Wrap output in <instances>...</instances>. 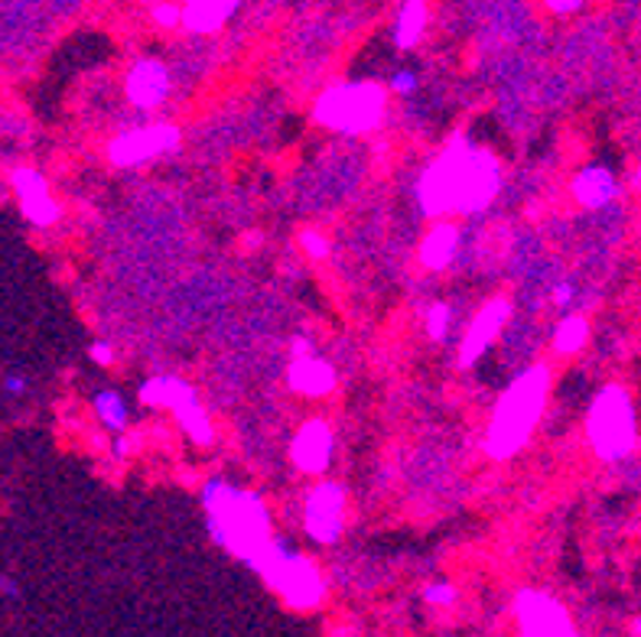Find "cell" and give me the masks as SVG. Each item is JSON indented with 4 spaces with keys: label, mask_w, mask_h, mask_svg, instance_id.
<instances>
[{
    "label": "cell",
    "mask_w": 641,
    "mask_h": 637,
    "mask_svg": "<svg viewBox=\"0 0 641 637\" xmlns=\"http://www.w3.org/2000/svg\"><path fill=\"white\" fill-rule=\"evenodd\" d=\"M544 397H548V371L544 368L521 375L509 387V394L502 397V404L495 410L492 432H489V452L495 459H509L527 442L531 429L544 410Z\"/></svg>",
    "instance_id": "3"
},
{
    "label": "cell",
    "mask_w": 641,
    "mask_h": 637,
    "mask_svg": "<svg viewBox=\"0 0 641 637\" xmlns=\"http://www.w3.org/2000/svg\"><path fill=\"white\" fill-rule=\"evenodd\" d=\"M424 23H427V7H424V0H411V3L401 10V17H397V46L417 43Z\"/></svg>",
    "instance_id": "19"
},
{
    "label": "cell",
    "mask_w": 641,
    "mask_h": 637,
    "mask_svg": "<svg viewBox=\"0 0 641 637\" xmlns=\"http://www.w3.org/2000/svg\"><path fill=\"white\" fill-rule=\"evenodd\" d=\"M154 17H157V23H160V27H172L183 13H179L176 7H170V3H164V7H157V13H154Z\"/></svg>",
    "instance_id": "25"
},
{
    "label": "cell",
    "mask_w": 641,
    "mask_h": 637,
    "mask_svg": "<svg viewBox=\"0 0 641 637\" xmlns=\"http://www.w3.org/2000/svg\"><path fill=\"white\" fill-rule=\"evenodd\" d=\"M566 297H570V290H566V287H560V290H556V299H560V302H566Z\"/></svg>",
    "instance_id": "31"
},
{
    "label": "cell",
    "mask_w": 641,
    "mask_h": 637,
    "mask_svg": "<svg viewBox=\"0 0 641 637\" xmlns=\"http://www.w3.org/2000/svg\"><path fill=\"white\" fill-rule=\"evenodd\" d=\"M430 601H453V589L450 586H436V589H427Z\"/></svg>",
    "instance_id": "27"
},
{
    "label": "cell",
    "mask_w": 641,
    "mask_h": 637,
    "mask_svg": "<svg viewBox=\"0 0 641 637\" xmlns=\"http://www.w3.org/2000/svg\"><path fill=\"white\" fill-rule=\"evenodd\" d=\"M167 88H170V76L160 62L154 59H144L130 69L128 76V94L137 108H154L167 98Z\"/></svg>",
    "instance_id": "11"
},
{
    "label": "cell",
    "mask_w": 641,
    "mask_h": 637,
    "mask_svg": "<svg viewBox=\"0 0 641 637\" xmlns=\"http://www.w3.org/2000/svg\"><path fill=\"white\" fill-rule=\"evenodd\" d=\"M91 358H95L98 365H111V348H108L105 341H98V345L91 348Z\"/></svg>",
    "instance_id": "26"
},
{
    "label": "cell",
    "mask_w": 641,
    "mask_h": 637,
    "mask_svg": "<svg viewBox=\"0 0 641 637\" xmlns=\"http://www.w3.org/2000/svg\"><path fill=\"white\" fill-rule=\"evenodd\" d=\"M329 452H333V432L326 424H309L303 426L297 439H294V462L303 471H326L329 466Z\"/></svg>",
    "instance_id": "12"
},
{
    "label": "cell",
    "mask_w": 641,
    "mask_h": 637,
    "mask_svg": "<svg viewBox=\"0 0 641 637\" xmlns=\"http://www.w3.org/2000/svg\"><path fill=\"white\" fill-rule=\"evenodd\" d=\"M524 637H573V628L563 615V608L544 595L524 593L517 601Z\"/></svg>",
    "instance_id": "9"
},
{
    "label": "cell",
    "mask_w": 641,
    "mask_h": 637,
    "mask_svg": "<svg viewBox=\"0 0 641 637\" xmlns=\"http://www.w3.org/2000/svg\"><path fill=\"white\" fill-rule=\"evenodd\" d=\"M586 341V322L583 319H566L556 332V348L560 351H576Z\"/></svg>",
    "instance_id": "22"
},
{
    "label": "cell",
    "mask_w": 641,
    "mask_h": 637,
    "mask_svg": "<svg viewBox=\"0 0 641 637\" xmlns=\"http://www.w3.org/2000/svg\"><path fill=\"white\" fill-rule=\"evenodd\" d=\"M144 400L147 404H157V407H183V404H189V400H196V394L186 387V384L170 381V378H157V381H150L144 387Z\"/></svg>",
    "instance_id": "18"
},
{
    "label": "cell",
    "mask_w": 641,
    "mask_h": 637,
    "mask_svg": "<svg viewBox=\"0 0 641 637\" xmlns=\"http://www.w3.org/2000/svg\"><path fill=\"white\" fill-rule=\"evenodd\" d=\"M206 501L213 510L215 537L235 550L238 556L257 563L264 553L270 550V537H267V510L252 495H238L225 485H209Z\"/></svg>",
    "instance_id": "2"
},
{
    "label": "cell",
    "mask_w": 641,
    "mask_h": 637,
    "mask_svg": "<svg viewBox=\"0 0 641 637\" xmlns=\"http://www.w3.org/2000/svg\"><path fill=\"white\" fill-rule=\"evenodd\" d=\"M303 245H306V251H309L313 257L329 255V245H326V238H319V235H313V231H306V235H303Z\"/></svg>",
    "instance_id": "24"
},
{
    "label": "cell",
    "mask_w": 641,
    "mask_h": 637,
    "mask_svg": "<svg viewBox=\"0 0 641 637\" xmlns=\"http://www.w3.org/2000/svg\"><path fill=\"white\" fill-rule=\"evenodd\" d=\"M257 566H260V573H264L280 593L287 595L290 605L309 608V605L319 601L323 583H319V576H316V569H313L309 563H303L297 556H287V553L270 547V550L257 559Z\"/></svg>",
    "instance_id": "6"
},
{
    "label": "cell",
    "mask_w": 641,
    "mask_h": 637,
    "mask_svg": "<svg viewBox=\"0 0 641 637\" xmlns=\"http://www.w3.org/2000/svg\"><path fill=\"white\" fill-rule=\"evenodd\" d=\"M576 3H580V0H548L551 10H573Z\"/></svg>",
    "instance_id": "28"
},
{
    "label": "cell",
    "mask_w": 641,
    "mask_h": 637,
    "mask_svg": "<svg viewBox=\"0 0 641 637\" xmlns=\"http://www.w3.org/2000/svg\"><path fill=\"white\" fill-rule=\"evenodd\" d=\"M3 387H7V390H10V394H20V390H23V387H27V384L20 381V378H7V381H3Z\"/></svg>",
    "instance_id": "29"
},
{
    "label": "cell",
    "mask_w": 641,
    "mask_h": 637,
    "mask_svg": "<svg viewBox=\"0 0 641 637\" xmlns=\"http://www.w3.org/2000/svg\"><path fill=\"white\" fill-rule=\"evenodd\" d=\"M590 439H593L599 456H605V459H615V456L632 449L635 417H632V404H629L625 390L609 387L599 394L593 414H590Z\"/></svg>",
    "instance_id": "5"
},
{
    "label": "cell",
    "mask_w": 641,
    "mask_h": 637,
    "mask_svg": "<svg viewBox=\"0 0 641 637\" xmlns=\"http://www.w3.org/2000/svg\"><path fill=\"white\" fill-rule=\"evenodd\" d=\"M235 7L238 0H189V7L183 10V23L196 33H213L231 17Z\"/></svg>",
    "instance_id": "15"
},
{
    "label": "cell",
    "mask_w": 641,
    "mask_h": 637,
    "mask_svg": "<svg viewBox=\"0 0 641 637\" xmlns=\"http://www.w3.org/2000/svg\"><path fill=\"white\" fill-rule=\"evenodd\" d=\"M176 417H179V424L186 426V432H189L193 439L209 442L213 429H209V420H206V414L199 410V404H196V400H189V404L176 407Z\"/></svg>",
    "instance_id": "20"
},
{
    "label": "cell",
    "mask_w": 641,
    "mask_h": 637,
    "mask_svg": "<svg viewBox=\"0 0 641 637\" xmlns=\"http://www.w3.org/2000/svg\"><path fill=\"white\" fill-rule=\"evenodd\" d=\"M612 176L605 170H586L576 176V182H573V192H576V199L583 202V206H602V202H609L612 199Z\"/></svg>",
    "instance_id": "17"
},
{
    "label": "cell",
    "mask_w": 641,
    "mask_h": 637,
    "mask_svg": "<svg viewBox=\"0 0 641 637\" xmlns=\"http://www.w3.org/2000/svg\"><path fill=\"white\" fill-rule=\"evenodd\" d=\"M290 384L299 394H309V397H323L336 387V375L326 361H316V358H299L290 368Z\"/></svg>",
    "instance_id": "14"
},
{
    "label": "cell",
    "mask_w": 641,
    "mask_h": 637,
    "mask_svg": "<svg viewBox=\"0 0 641 637\" xmlns=\"http://www.w3.org/2000/svg\"><path fill=\"white\" fill-rule=\"evenodd\" d=\"M98 414H101V420L111 426V429H125L128 410H125V404H121L118 394H101V397H98Z\"/></svg>",
    "instance_id": "21"
},
{
    "label": "cell",
    "mask_w": 641,
    "mask_h": 637,
    "mask_svg": "<svg viewBox=\"0 0 641 637\" xmlns=\"http://www.w3.org/2000/svg\"><path fill=\"white\" fill-rule=\"evenodd\" d=\"M13 189H17V199H20V209L23 215L33 221V225H52L59 218L56 202L49 199V186L37 170H17L13 172Z\"/></svg>",
    "instance_id": "10"
},
{
    "label": "cell",
    "mask_w": 641,
    "mask_h": 637,
    "mask_svg": "<svg viewBox=\"0 0 641 637\" xmlns=\"http://www.w3.org/2000/svg\"><path fill=\"white\" fill-rule=\"evenodd\" d=\"M411 86H414L411 76H397V79H394V88H397V91H411Z\"/></svg>",
    "instance_id": "30"
},
{
    "label": "cell",
    "mask_w": 641,
    "mask_h": 637,
    "mask_svg": "<svg viewBox=\"0 0 641 637\" xmlns=\"http://www.w3.org/2000/svg\"><path fill=\"white\" fill-rule=\"evenodd\" d=\"M443 329H446V306H433V309H430V336L440 339Z\"/></svg>",
    "instance_id": "23"
},
{
    "label": "cell",
    "mask_w": 641,
    "mask_h": 637,
    "mask_svg": "<svg viewBox=\"0 0 641 637\" xmlns=\"http://www.w3.org/2000/svg\"><path fill=\"white\" fill-rule=\"evenodd\" d=\"M176 130L167 128V125H157V128H144V130H130L125 137H118L111 143V160L118 167H134V163H144L164 150H172L176 147Z\"/></svg>",
    "instance_id": "8"
},
{
    "label": "cell",
    "mask_w": 641,
    "mask_h": 637,
    "mask_svg": "<svg viewBox=\"0 0 641 637\" xmlns=\"http://www.w3.org/2000/svg\"><path fill=\"white\" fill-rule=\"evenodd\" d=\"M456 241H460V235H456L453 225H436L427 238H424L421 260H424L427 267H433V270L446 267V263L453 260V255H456Z\"/></svg>",
    "instance_id": "16"
},
{
    "label": "cell",
    "mask_w": 641,
    "mask_h": 637,
    "mask_svg": "<svg viewBox=\"0 0 641 637\" xmlns=\"http://www.w3.org/2000/svg\"><path fill=\"white\" fill-rule=\"evenodd\" d=\"M382 111H385V91L378 86L333 88L316 104V118L326 128L348 130V133L375 128Z\"/></svg>",
    "instance_id": "4"
},
{
    "label": "cell",
    "mask_w": 641,
    "mask_h": 637,
    "mask_svg": "<svg viewBox=\"0 0 641 637\" xmlns=\"http://www.w3.org/2000/svg\"><path fill=\"white\" fill-rule=\"evenodd\" d=\"M345 498L336 485H319L306 505V530L316 544H333L343 530Z\"/></svg>",
    "instance_id": "7"
},
{
    "label": "cell",
    "mask_w": 641,
    "mask_h": 637,
    "mask_svg": "<svg viewBox=\"0 0 641 637\" xmlns=\"http://www.w3.org/2000/svg\"><path fill=\"white\" fill-rule=\"evenodd\" d=\"M505 319H509V302H505V299L489 302V306L475 316L470 336L463 341V365H472V361L489 348V341L499 336V329H502Z\"/></svg>",
    "instance_id": "13"
},
{
    "label": "cell",
    "mask_w": 641,
    "mask_h": 637,
    "mask_svg": "<svg viewBox=\"0 0 641 637\" xmlns=\"http://www.w3.org/2000/svg\"><path fill=\"white\" fill-rule=\"evenodd\" d=\"M499 189V170L489 153L470 150L456 140L446 157L430 167L421 182V202L430 215L479 212L492 202Z\"/></svg>",
    "instance_id": "1"
}]
</instances>
